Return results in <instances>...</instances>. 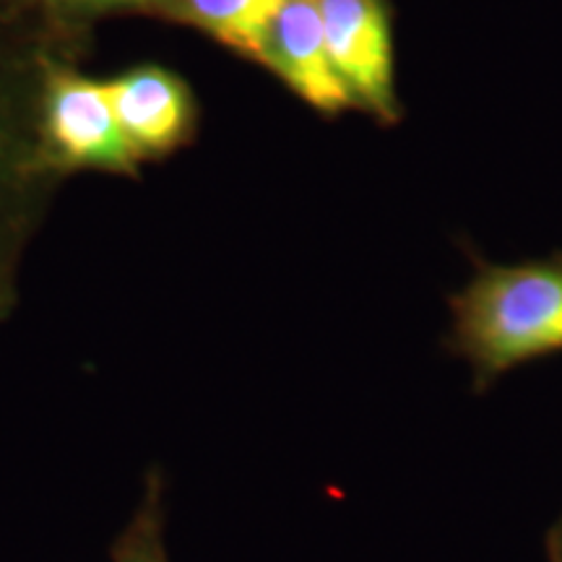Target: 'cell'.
Instances as JSON below:
<instances>
[{
	"instance_id": "cell-6",
	"label": "cell",
	"mask_w": 562,
	"mask_h": 562,
	"mask_svg": "<svg viewBox=\"0 0 562 562\" xmlns=\"http://www.w3.org/2000/svg\"><path fill=\"white\" fill-rule=\"evenodd\" d=\"M167 526H170V474L161 463H151L140 482L136 508L112 539L110 562H172Z\"/></svg>"
},
{
	"instance_id": "cell-7",
	"label": "cell",
	"mask_w": 562,
	"mask_h": 562,
	"mask_svg": "<svg viewBox=\"0 0 562 562\" xmlns=\"http://www.w3.org/2000/svg\"><path fill=\"white\" fill-rule=\"evenodd\" d=\"M284 0H182L186 16L232 50L256 60L271 19Z\"/></svg>"
},
{
	"instance_id": "cell-5",
	"label": "cell",
	"mask_w": 562,
	"mask_h": 562,
	"mask_svg": "<svg viewBox=\"0 0 562 562\" xmlns=\"http://www.w3.org/2000/svg\"><path fill=\"white\" fill-rule=\"evenodd\" d=\"M125 136L136 149H165L182 136L188 100L182 83L159 68H138L108 83Z\"/></svg>"
},
{
	"instance_id": "cell-1",
	"label": "cell",
	"mask_w": 562,
	"mask_h": 562,
	"mask_svg": "<svg viewBox=\"0 0 562 562\" xmlns=\"http://www.w3.org/2000/svg\"><path fill=\"white\" fill-rule=\"evenodd\" d=\"M448 305L446 349L469 364L482 396L510 370L562 351V250L521 263L476 261Z\"/></svg>"
},
{
	"instance_id": "cell-4",
	"label": "cell",
	"mask_w": 562,
	"mask_h": 562,
	"mask_svg": "<svg viewBox=\"0 0 562 562\" xmlns=\"http://www.w3.org/2000/svg\"><path fill=\"white\" fill-rule=\"evenodd\" d=\"M50 131L63 154L81 165L131 167L138 151L112 110L108 83L87 79L55 83Z\"/></svg>"
},
{
	"instance_id": "cell-2",
	"label": "cell",
	"mask_w": 562,
	"mask_h": 562,
	"mask_svg": "<svg viewBox=\"0 0 562 562\" xmlns=\"http://www.w3.org/2000/svg\"><path fill=\"white\" fill-rule=\"evenodd\" d=\"M351 104L383 125L402 121L389 0H313Z\"/></svg>"
},
{
	"instance_id": "cell-3",
	"label": "cell",
	"mask_w": 562,
	"mask_h": 562,
	"mask_svg": "<svg viewBox=\"0 0 562 562\" xmlns=\"http://www.w3.org/2000/svg\"><path fill=\"white\" fill-rule=\"evenodd\" d=\"M256 60L271 68L294 94H300L315 110L336 115V112L355 108L328 55L313 0L281 3L263 34Z\"/></svg>"
},
{
	"instance_id": "cell-8",
	"label": "cell",
	"mask_w": 562,
	"mask_h": 562,
	"mask_svg": "<svg viewBox=\"0 0 562 562\" xmlns=\"http://www.w3.org/2000/svg\"><path fill=\"white\" fill-rule=\"evenodd\" d=\"M547 558H550V562H562V513L550 533H547Z\"/></svg>"
}]
</instances>
